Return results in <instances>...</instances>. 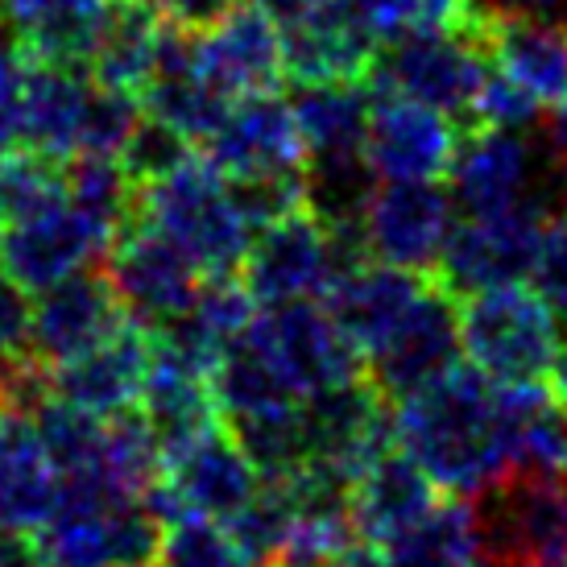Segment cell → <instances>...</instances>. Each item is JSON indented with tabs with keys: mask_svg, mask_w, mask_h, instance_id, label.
I'll return each instance as SVG.
<instances>
[{
	"mask_svg": "<svg viewBox=\"0 0 567 567\" xmlns=\"http://www.w3.org/2000/svg\"><path fill=\"white\" fill-rule=\"evenodd\" d=\"M394 435L452 497H476L509 473L497 426V385L473 361L394 406Z\"/></svg>",
	"mask_w": 567,
	"mask_h": 567,
	"instance_id": "cell-1",
	"label": "cell"
},
{
	"mask_svg": "<svg viewBox=\"0 0 567 567\" xmlns=\"http://www.w3.org/2000/svg\"><path fill=\"white\" fill-rule=\"evenodd\" d=\"M133 216L150 228H158L162 237H171L204 278L240 274L245 252L257 237L233 199L228 178L204 158V150L158 183L137 187Z\"/></svg>",
	"mask_w": 567,
	"mask_h": 567,
	"instance_id": "cell-2",
	"label": "cell"
},
{
	"mask_svg": "<svg viewBox=\"0 0 567 567\" xmlns=\"http://www.w3.org/2000/svg\"><path fill=\"white\" fill-rule=\"evenodd\" d=\"M460 340L464 357L493 385H530L551 381L564 352V328L530 286H493L460 299Z\"/></svg>",
	"mask_w": 567,
	"mask_h": 567,
	"instance_id": "cell-3",
	"label": "cell"
},
{
	"mask_svg": "<svg viewBox=\"0 0 567 567\" xmlns=\"http://www.w3.org/2000/svg\"><path fill=\"white\" fill-rule=\"evenodd\" d=\"M481 559L488 567H543L567 559V476L514 473L497 476L473 497Z\"/></svg>",
	"mask_w": 567,
	"mask_h": 567,
	"instance_id": "cell-4",
	"label": "cell"
},
{
	"mask_svg": "<svg viewBox=\"0 0 567 567\" xmlns=\"http://www.w3.org/2000/svg\"><path fill=\"white\" fill-rule=\"evenodd\" d=\"M488 75V54L481 38L447 30H410L398 42L378 50V63L369 71V83L378 92H398L423 100L431 109H443L468 128L476 92Z\"/></svg>",
	"mask_w": 567,
	"mask_h": 567,
	"instance_id": "cell-5",
	"label": "cell"
},
{
	"mask_svg": "<svg viewBox=\"0 0 567 567\" xmlns=\"http://www.w3.org/2000/svg\"><path fill=\"white\" fill-rule=\"evenodd\" d=\"M551 171L522 128H464L452 162V195L468 216H505L522 207H551Z\"/></svg>",
	"mask_w": 567,
	"mask_h": 567,
	"instance_id": "cell-6",
	"label": "cell"
},
{
	"mask_svg": "<svg viewBox=\"0 0 567 567\" xmlns=\"http://www.w3.org/2000/svg\"><path fill=\"white\" fill-rule=\"evenodd\" d=\"M249 336L269 361L278 364V373L295 385L299 398L323 394L331 385L364 378V357L352 348V340L340 331L328 307L311 299L266 307L252 319Z\"/></svg>",
	"mask_w": 567,
	"mask_h": 567,
	"instance_id": "cell-7",
	"label": "cell"
},
{
	"mask_svg": "<svg viewBox=\"0 0 567 567\" xmlns=\"http://www.w3.org/2000/svg\"><path fill=\"white\" fill-rule=\"evenodd\" d=\"M240 278L261 307H282L299 299H323L340 278L336 237L311 207H299L282 220L266 224L252 237Z\"/></svg>",
	"mask_w": 567,
	"mask_h": 567,
	"instance_id": "cell-8",
	"label": "cell"
},
{
	"mask_svg": "<svg viewBox=\"0 0 567 567\" xmlns=\"http://www.w3.org/2000/svg\"><path fill=\"white\" fill-rule=\"evenodd\" d=\"M373 261L431 274L452 237V190L423 178H378L361 212Z\"/></svg>",
	"mask_w": 567,
	"mask_h": 567,
	"instance_id": "cell-9",
	"label": "cell"
},
{
	"mask_svg": "<svg viewBox=\"0 0 567 567\" xmlns=\"http://www.w3.org/2000/svg\"><path fill=\"white\" fill-rule=\"evenodd\" d=\"M104 269L121 302L128 307V316L145 328H162L190 311L204 286V274L195 269L187 252L137 216L116 233Z\"/></svg>",
	"mask_w": 567,
	"mask_h": 567,
	"instance_id": "cell-10",
	"label": "cell"
},
{
	"mask_svg": "<svg viewBox=\"0 0 567 567\" xmlns=\"http://www.w3.org/2000/svg\"><path fill=\"white\" fill-rule=\"evenodd\" d=\"M547 216L551 212H543V207H522V212H505V216H468L460 228H452L431 278L452 299H468V295H481L493 286L518 282L530 274V257H535Z\"/></svg>",
	"mask_w": 567,
	"mask_h": 567,
	"instance_id": "cell-11",
	"label": "cell"
},
{
	"mask_svg": "<svg viewBox=\"0 0 567 567\" xmlns=\"http://www.w3.org/2000/svg\"><path fill=\"white\" fill-rule=\"evenodd\" d=\"M464 340H460V299H452L435 278L414 302V311L402 319V328L364 361V378L378 385V394L398 406L402 398L419 394L423 385L443 378L460 364Z\"/></svg>",
	"mask_w": 567,
	"mask_h": 567,
	"instance_id": "cell-12",
	"label": "cell"
},
{
	"mask_svg": "<svg viewBox=\"0 0 567 567\" xmlns=\"http://www.w3.org/2000/svg\"><path fill=\"white\" fill-rule=\"evenodd\" d=\"M460 154V125L443 109L423 100L373 87L369 133H364V158L378 178H423L440 183L452 174Z\"/></svg>",
	"mask_w": 567,
	"mask_h": 567,
	"instance_id": "cell-13",
	"label": "cell"
},
{
	"mask_svg": "<svg viewBox=\"0 0 567 567\" xmlns=\"http://www.w3.org/2000/svg\"><path fill=\"white\" fill-rule=\"evenodd\" d=\"M199 150L228 183L307 171V142L299 133L295 109L278 92H257L237 100L220 128Z\"/></svg>",
	"mask_w": 567,
	"mask_h": 567,
	"instance_id": "cell-14",
	"label": "cell"
},
{
	"mask_svg": "<svg viewBox=\"0 0 567 567\" xmlns=\"http://www.w3.org/2000/svg\"><path fill=\"white\" fill-rule=\"evenodd\" d=\"M109 249L112 240L71 199L25 220H9L0 233V266L30 290H47L87 266H104Z\"/></svg>",
	"mask_w": 567,
	"mask_h": 567,
	"instance_id": "cell-15",
	"label": "cell"
},
{
	"mask_svg": "<svg viewBox=\"0 0 567 567\" xmlns=\"http://www.w3.org/2000/svg\"><path fill=\"white\" fill-rule=\"evenodd\" d=\"M199 33V66L228 100L278 92L286 80L282 25L252 0H237Z\"/></svg>",
	"mask_w": 567,
	"mask_h": 567,
	"instance_id": "cell-16",
	"label": "cell"
},
{
	"mask_svg": "<svg viewBox=\"0 0 567 567\" xmlns=\"http://www.w3.org/2000/svg\"><path fill=\"white\" fill-rule=\"evenodd\" d=\"M128 307L112 286L109 269L87 266L63 282L38 290L33 302V348L47 364H63L87 348L104 344L128 323Z\"/></svg>",
	"mask_w": 567,
	"mask_h": 567,
	"instance_id": "cell-17",
	"label": "cell"
},
{
	"mask_svg": "<svg viewBox=\"0 0 567 567\" xmlns=\"http://www.w3.org/2000/svg\"><path fill=\"white\" fill-rule=\"evenodd\" d=\"M154 331L128 319L121 331H112L104 344L87 348L63 364H50L54 398L87 410L95 419H109L142 402L145 369H150Z\"/></svg>",
	"mask_w": 567,
	"mask_h": 567,
	"instance_id": "cell-18",
	"label": "cell"
},
{
	"mask_svg": "<svg viewBox=\"0 0 567 567\" xmlns=\"http://www.w3.org/2000/svg\"><path fill=\"white\" fill-rule=\"evenodd\" d=\"M166 481L187 502L190 514H204L216 522H228L261 488L257 464L224 419L166 456Z\"/></svg>",
	"mask_w": 567,
	"mask_h": 567,
	"instance_id": "cell-19",
	"label": "cell"
},
{
	"mask_svg": "<svg viewBox=\"0 0 567 567\" xmlns=\"http://www.w3.org/2000/svg\"><path fill=\"white\" fill-rule=\"evenodd\" d=\"M426 286H431V274H414V269L385 266V261H364V266L348 269L344 278L331 282L323 307L352 340V348L369 361L402 328V319L414 311V302L423 299Z\"/></svg>",
	"mask_w": 567,
	"mask_h": 567,
	"instance_id": "cell-20",
	"label": "cell"
},
{
	"mask_svg": "<svg viewBox=\"0 0 567 567\" xmlns=\"http://www.w3.org/2000/svg\"><path fill=\"white\" fill-rule=\"evenodd\" d=\"M473 33L481 38L488 63L526 87L543 109H551L567 92V21L485 9Z\"/></svg>",
	"mask_w": 567,
	"mask_h": 567,
	"instance_id": "cell-21",
	"label": "cell"
},
{
	"mask_svg": "<svg viewBox=\"0 0 567 567\" xmlns=\"http://www.w3.org/2000/svg\"><path fill=\"white\" fill-rule=\"evenodd\" d=\"M63 476L38 435L33 414L0 406V526L38 530L59 505Z\"/></svg>",
	"mask_w": 567,
	"mask_h": 567,
	"instance_id": "cell-22",
	"label": "cell"
},
{
	"mask_svg": "<svg viewBox=\"0 0 567 567\" xmlns=\"http://www.w3.org/2000/svg\"><path fill=\"white\" fill-rule=\"evenodd\" d=\"M435 505V481L410 456L402 443L385 447L357 481H352V522L357 535L390 543L410 530Z\"/></svg>",
	"mask_w": 567,
	"mask_h": 567,
	"instance_id": "cell-23",
	"label": "cell"
},
{
	"mask_svg": "<svg viewBox=\"0 0 567 567\" xmlns=\"http://www.w3.org/2000/svg\"><path fill=\"white\" fill-rule=\"evenodd\" d=\"M286 75L295 83H344L369 80L378 63V42L361 33L336 0H323L316 13L282 30Z\"/></svg>",
	"mask_w": 567,
	"mask_h": 567,
	"instance_id": "cell-24",
	"label": "cell"
},
{
	"mask_svg": "<svg viewBox=\"0 0 567 567\" xmlns=\"http://www.w3.org/2000/svg\"><path fill=\"white\" fill-rule=\"evenodd\" d=\"M92 83V71L83 66L33 59L25 80V150H38L54 162L75 158Z\"/></svg>",
	"mask_w": 567,
	"mask_h": 567,
	"instance_id": "cell-25",
	"label": "cell"
},
{
	"mask_svg": "<svg viewBox=\"0 0 567 567\" xmlns=\"http://www.w3.org/2000/svg\"><path fill=\"white\" fill-rule=\"evenodd\" d=\"M290 109L307 142V162L319 158H364V133L373 109V83H295Z\"/></svg>",
	"mask_w": 567,
	"mask_h": 567,
	"instance_id": "cell-26",
	"label": "cell"
},
{
	"mask_svg": "<svg viewBox=\"0 0 567 567\" xmlns=\"http://www.w3.org/2000/svg\"><path fill=\"white\" fill-rule=\"evenodd\" d=\"M162 21H166V9L158 0H109L92 50V66H87L92 80L142 95L150 66H154Z\"/></svg>",
	"mask_w": 567,
	"mask_h": 567,
	"instance_id": "cell-27",
	"label": "cell"
},
{
	"mask_svg": "<svg viewBox=\"0 0 567 567\" xmlns=\"http://www.w3.org/2000/svg\"><path fill=\"white\" fill-rule=\"evenodd\" d=\"M481 551L473 497L435 502L410 530L385 543L390 567H464Z\"/></svg>",
	"mask_w": 567,
	"mask_h": 567,
	"instance_id": "cell-28",
	"label": "cell"
},
{
	"mask_svg": "<svg viewBox=\"0 0 567 567\" xmlns=\"http://www.w3.org/2000/svg\"><path fill=\"white\" fill-rule=\"evenodd\" d=\"M100 473L116 493L145 497L166 473L158 431L142 406H128L104 419V443H100Z\"/></svg>",
	"mask_w": 567,
	"mask_h": 567,
	"instance_id": "cell-29",
	"label": "cell"
},
{
	"mask_svg": "<svg viewBox=\"0 0 567 567\" xmlns=\"http://www.w3.org/2000/svg\"><path fill=\"white\" fill-rule=\"evenodd\" d=\"M295 518H299V505H295V493L286 488V481H261L252 502L224 522V530L237 543V551L245 555V564L269 567L290 547Z\"/></svg>",
	"mask_w": 567,
	"mask_h": 567,
	"instance_id": "cell-30",
	"label": "cell"
},
{
	"mask_svg": "<svg viewBox=\"0 0 567 567\" xmlns=\"http://www.w3.org/2000/svg\"><path fill=\"white\" fill-rule=\"evenodd\" d=\"M66 162H54L38 150H13L0 158V220H25L33 212L66 204Z\"/></svg>",
	"mask_w": 567,
	"mask_h": 567,
	"instance_id": "cell-31",
	"label": "cell"
},
{
	"mask_svg": "<svg viewBox=\"0 0 567 567\" xmlns=\"http://www.w3.org/2000/svg\"><path fill=\"white\" fill-rule=\"evenodd\" d=\"M145 116L142 95L109 87V83H92L87 95V112H83L80 154H100V158H121L125 142L133 137L137 121Z\"/></svg>",
	"mask_w": 567,
	"mask_h": 567,
	"instance_id": "cell-32",
	"label": "cell"
},
{
	"mask_svg": "<svg viewBox=\"0 0 567 567\" xmlns=\"http://www.w3.org/2000/svg\"><path fill=\"white\" fill-rule=\"evenodd\" d=\"M195 154L199 150H195L187 133H178L174 125L145 112L137 128H133V137L125 142V150H121V166H125L137 187H145V183H158V178L174 174L178 166H187Z\"/></svg>",
	"mask_w": 567,
	"mask_h": 567,
	"instance_id": "cell-33",
	"label": "cell"
},
{
	"mask_svg": "<svg viewBox=\"0 0 567 567\" xmlns=\"http://www.w3.org/2000/svg\"><path fill=\"white\" fill-rule=\"evenodd\" d=\"M33 54L9 17L0 13V158L25 145V80Z\"/></svg>",
	"mask_w": 567,
	"mask_h": 567,
	"instance_id": "cell-34",
	"label": "cell"
},
{
	"mask_svg": "<svg viewBox=\"0 0 567 567\" xmlns=\"http://www.w3.org/2000/svg\"><path fill=\"white\" fill-rule=\"evenodd\" d=\"M538 116H543V104L535 95L488 63V75L481 83V92H476L468 128H526L535 125Z\"/></svg>",
	"mask_w": 567,
	"mask_h": 567,
	"instance_id": "cell-35",
	"label": "cell"
},
{
	"mask_svg": "<svg viewBox=\"0 0 567 567\" xmlns=\"http://www.w3.org/2000/svg\"><path fill=\"white\" fill-rule=\"evenodd\" d=\"M530 286L555 316L567 319V212H551L543 220L535 257H530Z\"/></svg>",
	"mask_w": 567,
	"mask_h": 567,
	"instance_id": "cell-36",
	"label": "cell"
},
{
	"mask_svg": "<svg viewBox=\"0 0 567 567\" xmlns=\"http://www.w3.org/2000/svg\"><path fill=\"white\" fill-rule=\"evenodd\" d=\"M336 4L378 47L398 42L410 30H419V0H336Z\"/></svg>",
	"mask_w": 567,
	"mask_h": 567,
	"instance_id": "cell-37",
	"label": "cell"
},
{
	"mask_svg": "<svg viewBox=\"0 0 567 567\" xmlns=\"http://www.w3.org/2000/svg\"><path fill=\"white\" fill-rule=\"evenodd\" d=\"M33 348V302L30 286H21L0 266V357H21Z\"/></svg>",
	"mask_w": 567,
	"mask_h": 567,
	"instance_id": "cell-38",
	"label": "cell"
},
{
	"mask_svg": "<svg viewBox=\"0 0 567 567\" xmlns=\"http://www.w3.org/2000/svg\"><path fill=\"white\" fill-rule=\"evenodd\" d=\"M481 13V0H419V30L468 33Z\"/></svg>",
	"mask_w": 567,
	"mask_h": 567,
	"instance_id": "cell-39",
	"label": "cell"
},
{
	"mask_svg": "<svg viewBox=\"0 0 567 567\" xmlns=\"http://www.w3.org/2000/svg\"><path fill=\"white\" fill-rule=\"evenodd\" d=\"M158 4L166 9V17H174V21H183V25H190V30H204V25H212L224 9H233L237 0H158Z\"/></svg>",
	"mask_w": 567,
	"mask_h": 567,
	"instance_id": "cell-40",
	"label": "cell"
},
{
	"mask_svg": "<svg viewBox=\"0 0 567 567\" xmlns=\"http://www.w3.org/2000/svg\"><path fill=\"white\" fill-rule=\"evenodd\" d=\"M0 567H42V551H38L33 530L0 526Z\"/></svg>",
	"mask_w": 567,
	"mask_h": 567,
	"instance_id": "cell-41",
	"label": "cell"
},
{
	"mask_svg": "<svg viewBox=\"0 0 567 567\" xmlns=\"http://www.w3.org/2000/svg\"><path fill=\"white\" fill-rule=\"evenodd\" d=\"M336 567H390V555H385V543L352 538L344 551L336 555Z\"/></svg>",
	"mask_w": 567,
	"mask_h": 567,
	"instance_id": "cell-42",
	"label": "cell"
},
{
	"mask_svg": "<svg viewBox=\"0 0 567 567\" xmlns=\"http://www.w3.org/2000/svg\"><path fill=\"white\" fill-rule=\"evenodd\" d=\"M481 9H493V13L559 17V21H567V0H481Z\"/></svg>",
	"mask_w": 567,
	"mask_h": 567,
	"instance_id": "cell-43",
	"label": "cell"
},
{
	"mask_svg": "<svg viewBox=\"0 0 567 567\" xmlns=\"http://www.w3.org/2000/svg\"><path fill=\"white\" fill-rule=\"evenodd\" d=\"M252 4H261L282 30H290V25H299V21H307V17L316 13L323 0H252Z\"/></svg>",
	"mask_w": 567,
	"mask_h": 567,
	"instance_id": "cell-44",
	"label": "cell"
},
{
	"mask_svg": "<svg viewBox=\"0 0 567 567\" xmlns=\"http://www.w3.org/2000/svg\"><path fill=\"white\" fill-rule=\"evenodd\" d=\"M54 0H0V13L9 17V21H17V25H25V21H33L38 13H47Z\"/></svg>",
	"mask_w": 567,
	"mask_h": 567,
	"instance_id": "cell-45",
	"label": "cell"
},
{
	"mask_svg": "<svg viewBox=\"0 0 567 567\" xmlns=\"http://www.w3.org/2000/svg\"><path fill=\"white\" fill-rule=\"evenodd\" d=\"M547 137L559 154H567V92L551 104V116H547Z\"/></svg>",
	"mask_w": 567,
	"mask_h": 567,
	"instance_id": "cell-46",
	"label": "cell"
},
{
	"mask_svg": "<svg viewBox=\"0 0 567 567\" xmlns=\"http://www.w3.org/2000/svg\"><path fill=\"white\" fill-rule=\"evenodd\" d=\"M551 390H555V398H559V402L567 406V336H564V352H559V361H555Z\"/></svg>",
	"mask_w": 567,
	"mask_h": 567,
	"instance_id": "cell-47",
	"label": "cell"
},
{
	"mask_svg": "<svg viewBox=\"0 0 567 567\" xmlns=\"http://www.w3.org/2000/svg\"><path fill=\"white\" fill-rule=\"evenodd\" d=\"M269 567H336L328 559H302V555H282V559H274Z\"/></svg>",
	"mask_w": 567,
	"mask_h": 567,
	"instance_id": "cell-48",
	"label": "cell"
},
{
	"mask_svg": "<svg viewBox=\"0 0 567 567\" xmlns=\"http://www.w3.org/2000/svg\"><path fill=\"white\" fill-rule=\"evenodd\" d=\"M464 567H488V564H485V559H481V564H476V559H473V564H464Z\"/></svg>",
	"mask_w": 567,
	"mask_h": 567,
	"instance_id": "cell-49",
	"label": "cell"
},
{
	"mask_svg": "<svg viewBox=\"0 0 567 567\" xmlns=\"http://www.w3.org/2000/svg\"><path fill=\"white\" fill-rule=\"evenodd\" d=\"M543 567H567V559H559V564H543Z\"/></svg>",
	"mask_w": 567,
	"mask_h": 567,
	"instance_id": "cell-50",
	"label": "cell"
},
{
	"mask_svg": "<svg viewBox=\"0 0 567 567\" xmlns=\"http://www.w3.org/2000/svg\"><path fill=\"white\" fill-rule=\"evenodd\" d=\"M0 233H4V220H0Z\"/></svg>",
	"mask_w": 567,
	"mask_h": 567,
	"instance_id": "cell-51",
	"label": "cell"
},
{
	"mask_svg": "<svg viewBox=\"0 0 567 567\" xmlns=\"http://www.w3.org/2000/svg\"><path fill=\"white\" fill-rule=\"evenodd\" d=\"M158 567H162V564H158Z\"/></svg>",
	"mask_w": 567,
	"mask_h": 567,
	"instance_id": "cell-52",
	"label": "cell"
}]
</instances>
